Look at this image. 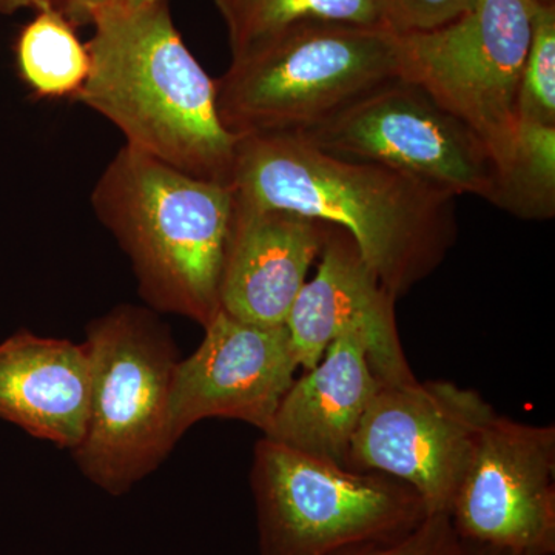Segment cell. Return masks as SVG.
I'll return each mask as SVG.
<instances>
[{
    "label": "cell",
    "mask_w": 555,
    "mask_h": 555,
    "mask_svg": "<svg viewBox=\"0 0 555 555\" xmlns=\"http://www.w3.org/2000/svg\"><path fill=\"white\" fill-rule=\"evenodd\" d=\"M230 188L247 206L345 230L396 301L437 270L456 238L454 193L331 155L298 133L238 138Z\"/></svg>",
    "instance_id": "6da1fadb"
},
{
    "label": "cell",
    "mask_w": 555,
    "mask_h": 555,
    "mask_svg": "<svg viewBox=\"0 0 555 555\" xmlns=\"http://www.w3.org/2000/svg\"><path fill=\"white\" fill-rule=\"evenodd\" d=\"M90 73L76 101L112 122L127 147L230 185L238 138L217 105V80L193 56L169 0L112 2L91 21Z\"/></svg>",
    "instance_id": "7a4b0ae2"
},
{
    "label": "cell",
    "mask_w": 555,
    "mask_h": 555,
    "mask_svg": "<svg viewBox=\"0 0 555 555\" xmlns=\"http://www.w3.org/2000/svg\"><path fill=\"white\" fill-rule=\"evenodd\" d=\"M91 206L129 257L150 308L207 326L221 310L233 189L124 145L98 179Z\"/></svg>",
    "instance_id": "3957f363"
},
{
    "label": "cell",
    "mask_w": 555,
    "mask_h": 555,
    "mask_svg": "<svg viewBox=\"0 0 555 555\" xmlns=\"http://www.w3.org/2000/svg\"><path fill=\"white\" fill-rule=\"evenodd\" d=\"M397 78V33L305 22L232 56L217 79L219 118L236 138L302 133Z\"/></svg>",
    "instance_id": "277c9868"
},
{
    "label": "cell",
    "mask_w": 555,
    "mask_h": 555,
    "mask_svg": "<svg viewBox=\"0 0 555 555\" xmlns=\"http://www.w3.org/2000/svg\"><path fill=\"white\" fill-rule=\"evenodd\" d=\"M90 404L72 454L109 495L129 492L178 443L170 418L177 347L150 309L122 305L91 321L86 343Z\"/></svg>",
    "instance_id": "5b68a950"
},
{
    "label": "cell",
    "mask_w": 555,
    "mask_h": 555,
    "mask_svg": "<svg viewBox=\"0 0 555 555\" xmlns=\"http://www.w3.org/2000/svg\"><path fill=\"white\" fill-rule=\"evenodd\" d=\"M250 488L261 555H347L392 542L427 517L415 489L262 437Z\"/></svg>",
    "instance_id": "8992f818"
},
{
    "label": "cell",
    "mask_w": 555,
    "mask_h": 555,
    "mask_svg": "<svg viewBox=\"0 0 555 555\" xmlns=\"http://www.w3.org/2000/svg\"><path fill=\"white\" fill-rule=\"evenodd\" d=\"M534 10L531 0H476L448 24L397 35L400 78L466 124L496 170L517 138L518 86Z\"/></svg>",
    "instance_id": "52a82bcc"
},
{
    "label": "cell",
    "mask_w": 555,
    "mask_h": 555,
    "mask_svg": "<svg viewBox=\"0 0 555 555\" xmlns=\"http://www.w3.org/2000/svg\"><path fill=\"white\" fill-rule=\"evenodd\" d=\"M339 158L378 164L454 193L491 201L496 164L466 124L406 79H392L302 131Z\"/></svg>",
    "instance_id": "ba28073f"
},
{
    "label": "cell",
    "mask_w": 555,
    "mask_h": 555,
    "mask_svg": "<svg viewBox=\"0 0 555 555\" xmlns=\"http://www.w3.org/2000/svg\"><path fill=\"white\" fill-rule=\"evenodd\" d=\"M495 414L477 390L452 382H382L347 467L397 478L422 496L427 516H449L478 438Z\"/></svg>",
    "instance_id": "9c48e42d"
},
{
    "label": "cell",
    "mask_w": 555,
    "mask_h": 555,
    "mask_svg": "<svg viewBox=\"0 0 555 555\" xmlns=\"http://www.w3.org/2000/svg\"><path fill=\"white\" fill-rule=\"evenodd\" d=\"M554 480L555 427L495 414L449 511L456 535L518 555H554Z\"/></svg>",
    "instance_id": "30bf717a"
},
{
    "label": "cell",
    "mask_w": 555,
    "mask_h": 555,
    "mask_svg": "<svg viewBox=\"0 0 555 555\" xmlns=\"http://www.w3.org/2000/svg\"><path fill=\"white\" fill-rule=\"evenodd\" d=\"M203 343L175 369V436L207 418L246 422L264 433L299 367L286 326H258L219 310Z\"/></svg>",
    "instance_id": "8fae6325"
},
{
    "label": "cell",
    "mask_w": 555,
    "mask_h": 555,
    "mask_svg": "<svg viewBox=\"0 0 555 555\" xmlns=\"http://www.w3.org/2000/svg\"><path fill=\"white\" fill-rule=\"evenodd\" d=\"M320 258L317 276L306 281L286 321L299 367L312 369L331 343L352 335L364 343L383 383L415 382L398 334L396 299L361 257L352 236L331 225Z\"/></svg>",
    "instance_id": "7c38bea8"
},
{
    "label": "cell",
    "mask_w": 555,
    "mask_h": 555,
    "mask_svg": "<svg viewBox=\"0 0 555 555\" xmlns=\"http://www.w3.org/2000/svg\"><path fill=\"white\" fill-rule=\"evenodd\" d=\"M331 224L235 199L219 308L258 326H286L288 313L320 258Z\"/></svg>",
    "instance_id": "4fadbf2b"
},
{
    "label": "cell",
    "mask_w": 555,
    "mask_h": 555,
    "mask_svg": "<svg viewBox=\"0 0 555 555\" xmlns=\"http://www.w3.org/2000/svg\"><path fill=\"white\" fill-rule=\"evenodd\" d=\"M379 386L364 343L352 335L335 339L315 366L294 379L262 434L347 467L353 437Z\"/></svg>",
    "instance_id": "5bb4252c"
},
{
    "label": "cell",
    "mask_w": 555,
    "mask_h": 555,
    "mask_svg": "<svg viewBox=\"0 0 555 555\" xmlns=\"http://www.w3.org/2000/svg\"><path fill=\"white\" fill-rule=\"evenodd\" d=\"M90 361L86 345L22 331L0 343V418L69 451L86 434Z\"/></svg>",
    "instance_id": "9a60e30c"
},
{
    "label": "cell",
    "mask_w": 555,
    "mask_h": 555,
    "mask_svg": "<svg viewBox=\"0 0 555 555\" xmlns=\"http://www.w3.org/2000/svg\"><path fill=\"white\" fill-rule=\"evenodd\" d=\"M76 28L56 11L40 10L14 40L17 75L39 100H76L89 78V49Z\"/></svg>",
    "instance_id": "2e32d148"
},
{
    "label": "cell",
    "mask_w": 555,
    "mask_h": 555,
    "mask_svg": "<svg viewBox=\"0 0 555 555\" xmlns=\"http://www.w3.org/2000/svg\"><path fill=\"white\" fill-rule=\"evenodd\" d=\"M215 3L228 27L232 56L305 22L386 27L374 0H215Z\"/></svg>",
    "instance_id": "e0dca14e"
},
{
    "label": "cell",
    "mask_w": 555,
    "mask_h": 555,
    "mask_svg": "<svg viewBox=\"0 0 555 555\" xmlns=\"http://www.w3.org/2000/svg\"><path fill=\"white\" fill-rule=\"evenodd\" d=\"M489 203L526 221L555 215V127L518 122L513 152L496 170Z\"/></svg>",
    "instance_id": "ac0fdd59"
},
{
    "label": "cell",
    "mask_w": 555,
    "mask_h": 555,
    "mask_svg": "<svg viewBox=\"0 0 555 555\" xmlns=\"http://www.w3.org/2000/svg\"><path fill=\"white\" fill-rule=\"evenodd\" d=\"M518 122L555 127V2L535 3L517 96Z\"/></svg>",
    "instance_id": "d6986e66"
},
{
    "label": "cell",
    "mask_w": 555,
    "mask_h": 555,
    "mask_svg": "<svg viewBox=\"0 0 555 555\" xmlns=\"http://www.w3.org/2000/svg\"><path fill=\"white\" fill-rule=\"evenodd\" d=\"M390 31H426L465 13L476 0H374Z\"/></svg>",
    "instance_id": "ffe728a7"
},
{
    "label": "cell",
    "mask_w": 555,
    "mask_h": 555,
    "mask_svg": "<svg viewBox=\"0 0 555 555\" xmlns=\"http://www.w3.org/2000/svg\"><path fill=\"white\" fill-rule=\"evenodd\" d=\"M347 555H463V545L447 514L427 516L414 531Z\"/></svg>",
    "instance_id": "44dd1931"
},
{
    "label": "cell",
    "mask_w": 555,
    "mask_h": 555,
    "mask_svg": "<svg viewBox=\"0 0 555 555\" xmlns=\"http://www.w3.org/2000/svg\"><path fill=\"white\" fill-rule=\"evenodd\" d=\"M112 2L115 0H0V14L11 16L22 10H51L80 27L91 24L98 11Z\"/></svg>",
    "instance_id": "7402d4cb"
},
{
    "label": "cell",
    "mask_w": 555,
    "mask_h": 555,
    "mask_svg": "<svg viewBox=\"0 0 555 555\" xmlns=\"http://www.w3.org/2000/svg\"><path fill=\"white\" fill-rule=\"evenodd\" d=\"M463 555H518L500 547L478 545V543L463 542Z\"/></svg>",
    "instance_id": "603a6c76"
},
{
    "label": "cell",
    "mask_w": 555,
    "mask_h": 555,
    "mask_svg": "<svg viewBox=\"0 0 555 555\" xmlns=\"http://www.w3.org/2000/svg\"><path fill=\"white\" fill-rule=\"evenodd\" d=\"M115 2L124 3V5L138 7L144 5V3L156 2V0H115Z\"/></svg>",
    "instance_id": "cb8c5ba5"
},
{
    "label": "cell",
    "mask_w": 555,
    "mask_h": 555,
    "mask_svg": "<svg viewBox=\"0 0 555 555\" xmlns=\"http://www.w3.org/2000/svg\"><path fill=\"white\" fill-rule=\"evenodd\" d=\"M531 2H535V3H554L555 0H531Z\"/></svg>",
    "instance_id": "d4e9b609"
}]
</instances>
